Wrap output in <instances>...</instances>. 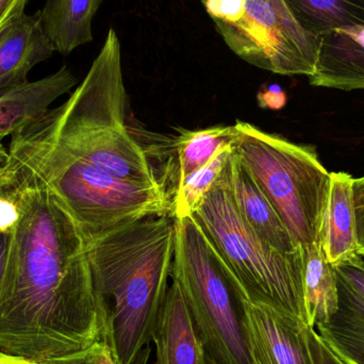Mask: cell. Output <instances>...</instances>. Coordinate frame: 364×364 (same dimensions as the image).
<instances>
[{
  "instance_id": "6da1fadb",
  "label": "cell",
  "mask_w": 364,
  "mask_h": 364,
  "mask_svg": "<svg viewBox=\"0 0 364 364\" xmlns=\"http://www.w3.org/2000/svg\"><path fill=\"white\" fill-rule=\"evenodd\" d=\"M27 172L0 294V350L45 363L107 344L108 316L82 233Z\"/></svg>"
},
{
  "instance_id": "7a4b0ae2",
  "label": "cell",
  "mask_w": 364,
  "mask_h": 364,
  "mask_svg": "<svg viewBox=\"0 0 364 364\" xmlns=\"http://www.w3.org/2000/svg\"><path fill=\"white\" fill-rule=\"evenodd\" d=\"M127 97L121 42L110 28L82 82L61 106L14 132L9 151L26 166L78 162L126 181L164 186L146 147L126 125Z\"/></svg>"
},
{
  "instance_id": "3957f363",
  "label": "cell",
  "mask_w": 364,
  "mask_h": 364,
  "mask_svg": "<svg viewBox=\"0 0 364 364\" xmlns=\"http://www.w3.org/2000/svg\"><path fill=\"white\" fill-rule=\"evenodd\" d=\"M176 224L147 216L87 245L98 292L106 305L108 341L117 364H132L153 341L172 275Z\"/></svg>"
},
{
  "instance_id": "277c9868",
  "label": "cell",
  "mask_w": 364,
  "mask_h": 364,
  "mask_svg": "<svg viewBox=\"0 0 364 364\" xmlns=\"http://www.w3.org/2000/svg\"><path fill=\"white\" fill-rule=\"evenodd\" d=\"M175 224L171 278L183 293L208 364H261L241 287L192 216Z\"/></svg>"
},
{
  "instance_id": "5b68a950",
  "label": "cell",
  "mask_w": 364,
  "mask_h": 364,
  "mask_svg": "<svg viewBox=\"0 0 364 364\" xmlns=\"http://www.w3.org/2000/svg\"><path fill=\"white\" fill-rule=\"evenodd\" d=\"M192 218L250 304L308 325L303 248L286 254L263 241L242 220L218 179Z\"/></svg>"
},
{
  "instance_id": "8992f818",
  "label": "cell",
  "mask_w": 364,
  "mask_h": 364,
  "mask_svg": "<svg viewBox=\"0 0 364 364\" xmlns=\"http://www.w3.org/2000/svg\"><path fill=\"white\" fill-rule=\"evenodd\" d=\"M232 151L275 208L301 248L323 245L331 173L316 149L267 134L252 124H235Z\"/></svg>"
},
{
  "instance_id": "52a82bcc",
  "label": "cell",
  "mask_w": 364,
  "mask_h": 364,
  "mask_svg": "<svg viewBox=\"0 0 364 364\" xmlns=\"http://www.w3.org/2000/svg\"><path fill=\"white\" fill-rule=\"evenodd\" d=\"M23 166L44 183L53 200L78 227L87 245L147 216H173L172 198L164 184L126 181L78 162Z\"/></svg>"
},
{
  "instance_id": "ba28073f",
  "label": "cell",
  "mask_w": 364,
  "mask_h": 364,
  "mask_svg": "<svg viewBox=\"0 0 364 364\" xmlns=\"http://www.w3.org/2000/svg\"><path fill=\"white\" fill-rule=\"evenodd\" d=\"M214 23L227 46L252 65L284 76L314 73L320 36L299 23L284 0H246L239 21Z\"/></svg>"
},
{
  "instance_id": "9c48e42d",
  "label": "cell",
  "mask_w": 364,
  "mask_h": 364,
  "mask_svg": "<svg viewBox=\"0 0 364 364\" xmlns=\"http://www.w3.org/2000/svg\"><path fill=\"white\" fill-rule=\"evenodd\" d=\"M338 288V308L316 333L346 364H364V262L360 257L333 265Z\"/></svg>"
},
{
  "instance_id": "30bf717a",
  "label": "cell",
  "mask_w": 364,
  "mask_h": 364,
  "mask_svg": "<svg viewBox=\"0 0 364 364\" xmlns=\"http://www.w3.org/2000/svg\"><path fill=\"white\" fill-rule=\"evenodd\" d=\"M218 181L226 188L242 220L272 247L286 254L299 250L279 214L252 175L231 151Z\"/></svg>"
},
{
  "instance_id": "8fae6325",
  "label": "cell",
  "mask_w": 364,
  "mask_h": 364,
  "mask_svg": "<svg viewBox=\"0 0 364 364\" xmlns=\"http://www.w3.org/2000/svg\"><path fill=\"white\" fill-rule=\"evenodd\" d=\"M247 310L261 364H316L309 340L312 327L250 301Z\"/></svg>"
},
{
  "instance_id": "7c38bea8",
  "label": "cell",
  "mask_w": 364,
  "mask_h": 364,
  "mask_svg": "<svg viewBox=\"0 0 364 364\" xmlns=\"http://www.w3.org/2000/svg\"><path fill=\"white\" fill-rule=\"evenodd\" d=\"M308 79L314 87L364 90V27L322 34L314 73Z\"/></svg>"
},
{
  "instance_id": "4fadbf2b",
  "label": "cell",
  "mask_w": 364,
  "mask_h": 364,
  "mask_svg": "<svg viewBox=\"0 0 364 364\" xmlns=\"http://www.w3.org/2000/svg\"><path fill=\"white\" fill-rule=\"evenodd\" d=\"M55 51L40 11L15 17L0 30V90L28 82L30 70Z\"/></svg>"
},
{
  "instance_id": "5bb4252c",
  "label": "cell",
  "mask_w": 364,
  "mask_h": 364,
  "mask_svg": "<svg viewBox=\"0 0 364 364\" xmlns=\"http://www.w3.org/2000/svg\"><path fill=\"white\" fill-rule=\"evenodd\" d=\"M156 364H208L181 287L172 279L153 333Z\"/></svg>"
},
{
  "instance_id": "9a60e30c",
  "label": "cell",
  "mask_w": 364,
  "mask_h": 364,
  "mask_svg": "<svg viewBox=\"0 0 364 364\" xmlns=\"http://www.w3.org/2000/svg\"><path fill=\"white\" fill-rule=\"evenodd\" d=\"M77 83L70 68L63 65L55 74L40 80L0 90V142L48 110L55 100L68 93Z\"/></svg>"
},
{
  "instance_id": "2e32d148",
  "label": "cell",
  "mask_w": 364,
  "mask_h": 364,
  "mask_svg": "<svg viewBox=\"0 0 364 364\" xmlns=\"http://www.w3.org/2000/svg\"><path fill=\"white\" fill-rule=\"evenodd\" d=\"M233 140L235 126H216L200 130L183 129L178 136L161 141L175 157L164 166L161 174L171 198L186 177L205 166L220 151L231 146Z\"/></svg>"
},
{
  "instance_id": "e0dca14e",
  "label": "cell",
  "mask_w": 364,
  "mask_h": 364,
  "mask_svg": "<svg viewBox=\"0 0 364 364\" xmlns=\"http://www.w3.org/2000/svg\"><path fill=\"white\" fill-rule=\"evenodd\" d=\"M354 181L348 173H331L323 247L331 265L350 262L361 257L357 243Z\"/></svg>"
},
{
  "instance_id": "ac0fdd59",
  "label": "cell",
  "mask_w": 364,
  "mask_h": 364,
  "mask_svg": "<svg viewBox=\"0 0 364 364\" xmlns=\"http://www.w3.org/2000/svg\"><path fill=\"white\" fill-rule=\"evenodd\" d=\"M104 0H46L40 10L45 33L55 51L70 55L93 41L92 23Z\"/></svg>"
},
{
  "instance_id": "d6986e66",
  "label": "cell",
  "mask_w": 364,
  "mask_h": 364,
  "mask_svg": "<svg viewBox=\"0 0 364 364\" xmlns=\"http://www.w3.org/2000/svg\"><path fill=\"white\" fill-rule=\"evenodd\" d=\"M305 258V303L308 325L325 324L338 308V288L333 265L323 245L303 248Z\"/></svg>"
},
{
  "instance_id": "ffe728a7",
  "label": "cell",
  "mask_w": 364,
  "mask_h": 364,
  "mask_svg": "<svg viewBox=\"0 0 364 364\" xmlns=\"http://www.w3.org/2000/svg\"><path fill=\"white\" fill-rule=\"evenodd\" d=\"M295 18L314 36L364 27V0H284Z\"/></svg>"
},
{
  "instance_id": "44dd1931",
  "label": "cell",
  "mask_w": 364,
  "mask_h": 364,
  "mask_svg": "<svg viewBox=\"0 0 364 364\" xmlns=\"http://www.w3.org/2000/svg\"><path fill=\"white\" fill-rule=\"evenodd\" d=\"M27 188V170L0 142V232L14 233Z\"/></svg>"
},
{
  "instance_id": "7402d4cb",
  "label": "cell",
  "mask_w": 364,
  "mask_h": 364,
  "mask_svg": "<svg viewBox=\"0 0 364 364\" xmlns=\"http://www.w3.org/2000/svg\"><path fill=\"white\" fill-rule=\"evenodd\" d=\"M232 145L220 151L203 168L186 177L173 195V218H190L198 209L226 166Z\"/></svg>"
},
{
  "instance_id": "603a6c76",
  "label": "cell",
  "mask_w": 364,
  "mask_h": 364,
  "mask_svg": "<svg viewBox=\"0 0 364 364\" xmlns=\"http://www.w3.org/2000/svg\"><path fill=\"white\" fill-rule=\"evenodd\" d=\"M45 364H117L106 343H96L87 350L47 361Z\"/></svg>"
},
{
  "instance_id": "cb8c5ba5",
  "label": "cell",
  "mask_w": 364,
  "mask_h": 364,
  "mask_svg": "<svg viewBox=\"0 0 364 364\" xmlns=\"http://www.w3.org/2000/svg\"><path fill=\"white\" fill-rule=\"evenodd\" d=\"M214 21L235 23L243 16L246 0H201Z\"/></svg>"
},
{
  "instance_id": "d4e9b609",
  "label": "cell",
  "mask_w": 364,
  "mask_h": 364,
  "mask_svg": "<svg viewBox=\"0 0 364 364\" xmlns=\"http://www.w3.org/2000/svg\"><path fill=\"white\" fill-rule=\"evenodd\" d=\"M353 190H354L358 254L364 257V176L355 179Z\"/></svg>"
},
{
  "instance_id": "484cf974",
  "label": "cell",
  "mask_w": 364,
  "mask_h": 364,
  "mask_svg": "<svg viewBox=\"0 0 364 364\" xmlns=\"http://www.w3.org/2000/svg\"><path fill=\"white\" fill-rule=\"evenodd\" d=\"M287 94L280 85H269L257 94L258 106L269 110H280L287 104Z\"/></svg>"
},
{
  "instance_id": "4316f807",
  "label": "cell",
  "mask_w": 364,
  "mask_h": 364,
  "mask_svg": "<svg viewBox=\"0 0 364 364\" xmlns=\"http://www.w3.org/2000/svg\"><path fill=\"white\" fill-rule=\"evenodd\" d=\"M309 340L316 364H346L325 344L316 329L310 328Z\"/></svg>"
},
{
  "instance_id": "83f0119b",
  "label": "cell",
  "mask_w": 364,
  "mask_h": 364,
  "mask_svg": "<svg viewBox=\"0 0 364 364\" xmlns=\"http://www.w3.org/2000/svg\"><path fill=\"white\" fill-rule=\"evenodd\" d=\"M28 0H0V30L15 17L25 13Z\"/></svg>"
},
{
  "instance_id": "f1b7e54d",
  "label": "cell",
  "mask_w": 364,
  "mask_h": 364,
  "mask_svg": "<svg viewBox=\"0 0 364 364\" xmlns=\"http://www.w3.org/2000/svg\"><path fill=\"white\" fill-rule=\"evenodd\" d=\"M13 235L14 233L0 232V294H1L6 264H8L9 256H10Z\"/></svg>"
},
{
  "instance_id": "f546056e",
  "label": "cell",
  "mask_w": 364,
  "mask_h": 364,
  "mask_svg": "<svg viewBox=\"0 0 364 364\" xmlns=\"http://www.w3.org/2000/svg\"><path fill=\"white\" fill-rule=\"evenodd\" d=\"M0 364H45L34 363L29 359L21 358V357L12 356V355L6 354L0 350Z\"/></svg>"
},
{
  "instance_id": "4dcf8cb0",
  "label": "cell",
  "mask_w": 364,
  "mask_h": 364,
  "mask_svg": "<svg viewBox=\"0 0 364 364\" xmlns=\"http://www.w3.org/2000/svg\"><path fill=\"white\" fill-rule=\"evenodd\" d=\"M149 356H151V348L147 346L139 353L138 356L132 361V364H149Z\"/></svg>"
}]
</instances>
